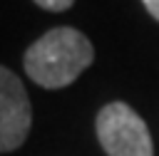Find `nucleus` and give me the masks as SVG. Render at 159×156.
Masks as SVG:
<instances>
[{
    "mask_svg": "<svg viewBox=\"0 0 159 156\" xmlns=\"http://www.w3.org/2000/svg\"><path fill=\"white\" fill-rule=\"evenodd\" d=\"M142 2H144L147 12H149L154 20H159V0H142Z\"/></svg>",
    "mask_w": 159,
    "mask_h": 156,
    "instance_id": "nucleus-5",
    "label": "nucleus"
},
{
    "mask_svg": "<svg viewBox=\"0 0 159 156\" xmlns=\"http://www.w3.org/2000/svg\"><path fill=\"white\" fill-rule=\"evenodd\" d=\"M94 62V47L75 27H52L37 37L25 57L27 77L45 89H62L72 84Z\"/></svg>",
    "mask_w": 159,
    "mask_h": 156,
    "instance_id": "nucleus-1",
    "label": "nucleus"
},
{
    "mask_svg": "<svg viewBox=\"0 0 159 156\" xmlns=\"http://www.w3.org/2000/svg\"><path fill=\"white\" fill-rule=\"evenodd\" d=\"M32 124L30 97L20 77L0 64V154L15 151L27 139Z\"/></svg>",
    "mask_w": 159,
    "mask_h": 156,
    "instance_id": "nucleus-3",
    "label": "nucleus"
},
{
    "mask_svg": "<svg viewBox=\"0 0 159 156\" xmlns=\"http://www.w3.org/2000/svg\"><path fill=\"white\" fill-rule=\"evenodd\" d=\"M97 139L107 156H154L144 119L124 102H112L97 114Z\"/></svg>",
    "mask_w": 159,
    "mask_h": 156,
    "instance_id": "nucleus-2",
    "label": "nucleus"
},
{
    "mask_svg": "<svg viewBox=\"0 0 159 156\" xmlns=\"http://www.w3.org/2000/svg\"><path fill=\"white\" fill-rule=\"evenodd\" d=\"M35 5H40L42 10H50V12H65L75 5V0H32Z\"/></svg>",
    "mask_w": 159,
    "mask_h": 156,
    "instance_id": "nucleus-4",
    "label": "nucleus"
}]
</instances>
